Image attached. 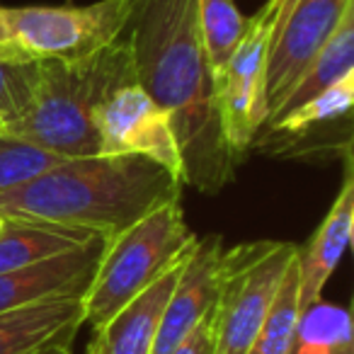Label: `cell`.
<instances>
[{
  "instance_id": "cell-1",
  "label": "cell",
  "mask_w": 354,
  "mask_h": 354,
  "mask_svg": "<svg viewBox=\"0 0 354 354\" xmlns=\"http://www.w3.org/2000/svg\"><path fill=\"white\" fill-rule=\"evenodd\" d=\"M199 0H138L127 27L136 83L170 117L183 183L214 194L236 175L214 100V71L199 39Z\"/></svg>"
},
{
  "instance_id": "cell-2",
  "label": "cell",
  "mask_w": 354,
  "mask_h": 354,
  "mask_svg": "<svg viewBox=\"0 0 354 354\" xmlns=\"http://www.w3.org/2000/svg\"><path fill=\"white\" fill-rule=\"evenodd\" d=\"M183 199V180L143 156L66 158L0 197V216L112 238Z\"/></svg>"
},
{
  "instance_id": "cell-3",
  "label": "cell",
  "mask_w": 354,
  "mask_h": 354,
  "mask_svg": "<svg viewBox=\"0 0 354 354\" xmlns=\"http://www.w3.org/2000/svg\"><path fill=\"white\" fill-rule=\"evenodd\" d=\"M127 83H136L127 32L104 49L83 59H39L32 104L15 124L3 129L61 158L100 153L95 114Z\"/></svg>"
},
{
  "instance_id": "cell-4",
  "label": "cell",
  "mask_w": 354,
  "mask_h": 354,
  "mask_svg": "<svg viewBox=\"0 0 354 354\" xmlns=\"http://www.w3.org/2000/svg\"><path fill=\"white\" fill-rule=\"evenodd\" d=\"M197 238L185 221L183 202L165 204L107 238L93 281L83 294L85 325L95 330L107 323L133 296L187 260Z\"/></svg>"
},
{
  "instance_id": "cell-5",
  "label": "cell",
  "mask_w": 354,
  "mask_h": 354,
  "mask_svg": "<svg viewBox=\"0 0 354 354\" xmlns=\"http://www.w3.org/2000/svg\"><path fill=\"white\" fill-rule=\"evenodd\" d=\"M296 255V243L277 241L223 250L221 289L214 308L216 354L250 352Z\"/></svg>"
},
{
  "instance_id": "cell-6",
  "label": "cell",
  "mask_w": 354,
  "mask_h": 354,
  "mask_svg": "<svg viewBox=\"0 0 354 354\" xmlns=\"http://www.w3.org/2000/svg\"><path fill=\"white\" fill-rule=\"evenodd\" d=\"M138 0H97L90 6L3 8L8 35L32 59L73 61L104 49L127 32Z\"/></svg>"
},
{
  "instance_id": "cell-7",
  "label": "cell",
  "mask_w": 354,
  "mask_h": 354,
  "mask_svg": "<svg viewBox=\"0 0 354 354\" xmlns=\"http://www.w3.org/2000/svg\"><path fill=\"white\" fill-rule=\"evenodd\" d=\"M272 44V25L260 15L250 17L248 35L223 68L214 73V100L218 122L233 156L241 160L243 153L255 143L265 124V71Z\"/></svg>"
},
{
  "instance_id": "cell-8",
  "label": "cell",
  "mask_w": 354,
  "mask_h": 354,
  "mask_svg": "<svg viewBox=\"0 0 354 354\" xmlns=\"http://www.w3.org/2000/svg\"><path fill=\"white\" fill-rule=\"evenodd\" d=\"M95 127L97 156H143L183 180V158L170 117L138 83L114 90L95 114Z\"/></svg>"
},
{
  "instance_id": "cell-9",
  "label": "cell",
  "mask_w": 354,
  "mask_h": 354,
  "mask_svg": "<svg viewBox=\"0 0 354 354\" xmlns=\"http://www.w3.org/2000/svg\"><path fill=\"white\" fill-rule=\"evenodd\" d=\"M352 8L354 0H296L286 20L277 27L267 54L265 122L279 109L301 73L328 44Z\"/></svg>"
},
{
  "instance_id": "cell-10",
  "label": "cell",
  "mask_w": 354,
  "mask_h": 354,
  "mask_svg": "<svg viewBox=\"0 0 354 354\" xmlns=\"http://www.w3.org/2000/svg\"><path fill=\"white\" fill-rule=\"evenodd\" d=\"M223 250L226 248L216 233L197 238V245L185 260L183 272L177 277V284L165 306L153 354H170L216 308L223 272Z\"/></svg>"
},
{
  "instance_id": "cell-11",
  "label": "cell",
  "mask_w": 354,
  "mask_h": 354,
  "mask_svg": "<svg viewBox=\"0 0 354 354\" xmlns=\"http://www.w3.org/2000/svg\"><path fill=\"white\" fill-rule=\"evenodd\" d=\"M104 243V236H95L75 250L0 274V313L59 296H83L97 270Z\"/></svg>"
},
{
  "instance_id": "cell-12",
  "label": "cell",
  "mask_w": 354,
  "mask_h": 354,
  "mask_svg": "<svg viewBox=\"0 0 354 354\" xmlns=\"http://www.w3.org/2000/svg\"><path fill=\"white\" fill-rule=\"evenodd\" d=\"M354 226V180L352 172H344L342 187L335 197L333 207L328 209L325 218L310 241L299 248L296 270H299V301L301 308L318 301L323 296L325 284L330 281L333 272L337 270L339 260L352 243Z\"/></svg>"
},
{
  "instance_id": "cell-13",
  "label": "cell",
  "mask_w": 354,
  "mask_h": 354,
  "mask_svg": "<svg viewBox=\"0 0 354 354\" xmlns=\"http://www.w3.org/2000/svg\"><path fill=\"white\" fill-rule=\"evenodd\" d=\"M180 262L167 274H162L156 284L133 296L127 306L117 310L107 323L93 330L88 352L95 354H153L158 330L162 323V313L170 301V294L183 272Z\"/></svg>"
},
{
  "instance_id": "cell-14",
  "label": "cell",
  "mask_w": 354,
  "mask_h": 354,
  "mask_svg": "<svg viewBox=\"0 0 354 354\" xmlns=\"http://www.w3.org/2000/svg\"><path fill=\"white\" fill-rule=\"evenodd\" d=\"M83 318V296H59L0 313V354H35L56 342L75 339Z\"/></svg>"
},
{
  "instance_id": "cell-15",
  "label": "cell",
  "mask_w": 354,
  "mask_h": 354,
  "mask_svg": "<svg viewBox=\"0 0 354 354\" xmlns=\"http://www.w3.org/2000/svg\"><path fill=\"white\" fill-rule=\"evenodd\" d=\"M6 228L0 233V274L75 250L95 238V233L78 231V228L15 221V218H6Z\"/></svg>"
},
{
  "instance_id": "cell-16",
  "label": "cell",
  "mask_w": 354,
  "mask_h": 354,
  "mask_svg": "<svg viewBox=\"0 0 354 354\" xmlns=\"http://www.w3.org/2000/svg\"><path fill=\"white\" fill-rule=\"evenodd\" d=\"M352 73H354V8L342 17V22H339V27L335 30V35L328 39V44L318 51V56L310 61L308 68L296 80L294 90L286 95V100L279 104V109H277L265 124L274 122L281 114L291 112V109H296L299 104L313 100L315 95L333 88L335 83H339V80ZM265 124H262V127H265Z\"/></svg>"
},
{
  "instance_id": "cell-17",
  "label": "cell",
  "mask_w": 354,
  "mask_h": 354,
  "mask_svg": "<svg viewBox=\"0 0 354 354\" xmlns=\"http://www.w3.org/2000/svg\"><path fill=\"white\" fill-rule=\"evenodd\" d=\"M352 347V315L344 306L318 299L301 308L291 354H342Z\"/></svg>"
},
{
  "instance_id": "cell-18",
  "label": "cell",
  "mask_w": 354,
  "mask_h": 354,
  "mask_svg": "<svg viewBox=\"0 0 354 354\" xmlns=\"http://www.w3.org/2000/svg\"><path fill=\"white\" fill-rule=\"evenodd\" d=\"M199 39L209 66L216 73L231 61L243 37L248 35L250 17H245L233 0H199L197 3Z\"/></svg>"
},
{
  "instance_id": "cell-19",
  "label": "cell",
  "mask_w": 354,
  "mask_h": 354,
  "mask_svg": "<svg viewBox=\"0 0 354 354\" xmlns=\"http://www.w3.org/2000/svg\"><path fill=\"white\" fill-rule=\"evenodd\" d=\"M299 257V255H296ZM301 315V301H299V270L296 260L289 267L281 289L257 333L248 354H291L294 352V337H296V323Z\"/></svg>"
},
{
  "instance_id": "cell-20",
  "label": "cell",
  "mask_w": 354,
  "mask_h": 354,
  "mask_svg": "<svg viewBox=\"0 0 354 354\" xmlns=\"http://www.w3.org/2000/svg\"><path fill=\"white\" fill-rule=\"evenodd\" d=\"M354 102V73L342 78L339 83H335L333 88L323 90L320 95H315L313 100L299 104L291 112L281 114L279 119L265 124L272 133H286V136H301L308 133L310 129L320 127V124L335 122L349 114Z\"/></svg>"
},
{
  "instance_id": "cell-21",
  "label": "cell",
  "mask_w": 354,
  "mask_h": 354,
  "mask_svg": "<svg viewBox=\"0 0 354 354\" xmlns=\"http://www.w3.org/2000/svg\"><path fill=\"white\" fill-rule=\"evenodd\" d=\"M39 78V59L20 49L0 51V131L30 109Z\"/></svg>"
},
{
  "instance_id": "cell-22",
  "label": "cell",
  "mask_w": 354,
  "mask_h": 354,
  "mask_svg": "<svg viewBox=\"0 0 354 354\" xmlns=\"http://www.w3.org/2000/svg\"><path fill=\"white\" fill-rule=\"evenodd\" d=\"M61 160L66 158L37 146L27 138L0 131V197L37 180L39 175L59 165Z\"/></svg>"
},
{
  "instance_id": "cell-23",
  "label": "cell",
  "mask_w": 354,
  "mask_h": 354,
  "mask_svg": "<svg viewBox=\"0 0 354 354\" xmlns=\"http://www.w3.org/2000/svg\"><path fill=\"white\" fill-rule=\"evenodd\" d=\"M170 354H216V325H214V310L177 344Z\"/></svg>"
},
{
  "instance_id": "cell-24",
  "label": "cell",
  "mask_w": 354,
  "mask_h": 354,
  "mask_svg": "<svg viewBox=\"0 0 354 354\" xmlns=\"http://www.w3.org/2000/svg\"><path fill=\"white\" fill-rule=\"evenodd\" d=\"M294 3H296V0H267L265 6L260 8V12H257V15L272 25V37H274L277 27H279L281 22L286 20V15L291 12Z\"/></svg>"
},
{
  "instance_id": "cell-25",
  "label": "cell",
  "mask_w": 354,
  "mask_h": 354,
  "mask_svg": "<svg viewBox=\"0 0 354 354\" xmlns=\"http://www.w3.org/2000/svg\"><path fill=\"white\" fill-rule=\"evenodd\" d=\"M12 49H17V46L12 44L10 35H8L6 20H3V8H0V51H12Z\"/></svg>"
},
{
  "instance_id": "cell-26",
  "label": "cell",
  "mask_w": 354,
  "mask_h": 354,
  "mask_svg": "<svg viewBox=\"0 0 354 354\" xmlns=\"http://www.w3.org/2000/svg\"><path fill=\"white\" fill-rule=\"evenodd\" d=\"M71 347H73V339H66V342L49 344V347L39 349V352H35V354H71Z\"/></svg>"
},
{
  "instance_id": "cell-27",
  "label": "cell",
  "mask_w": 354,
  "mask_h": 354,
  "mask_svg": "<svg viewBox=\"0 0 354 354\" xmlns=\"http://www.w3.org/2000/svg\"><path fill=\"white\" fill-rule=\"evenodd\" d=\"M6 223H8V221H6V218L0 216V233H3V228H6Z\"/></svg>"
},
{
  "instance_id": "cell-28",
  "label": "cell",
  "mask_w": 354,
  "mask_h": 354,
  "mask_svg": "<svg viewBox=\"0 0 354 354\" xmlns=\"http://www.w3.org/2000/svg\"><path fill=\"white\" fill-rule=\"evenodd\" d=\"M88 354H95V352H88Z\"/></svg>"
}]
</instances>
